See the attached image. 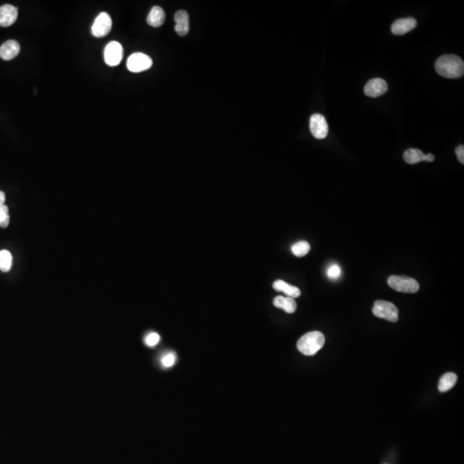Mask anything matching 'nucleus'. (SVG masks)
<instances>
[{
  "instance_id": "nucleus-15",
  "label": "nucleus",
  "mask_w": 464,
  "mask_h": 464,
  "mask_svg": "<svg viewBox=\"0 0 464 464\" xmlns=\"http://www.w3.org/2000/svg\"><path fill=\"white\" fill-rule=\"evenodd\" d=\"M165 21V11L160 6H154L147 16V24L150 26L157 28V27L162 26Z\"/></svg>"
},
{
  "instance_id": "nucleus-5",
  "label": "nucleus",
  "mask_w": 464,
  "mask_h": 464,
  "mask_svg": "<svg viewBox=\"0 0 464 464\" xmlns=\"http://www.w3.org/2000/svg\"><path fill=\"white\" fill-rule=\"evenodd\" d=\"M152 60L143 52H134L128 58L127 66L132 73H141L152 66Z\"/></svg>"
},
{
  "instance_id": "nucleus-16",
  "label": "nucleus",
  "mask_w": 464,
  "mask_h": 464,
  "mask_svg": "<svg viewBox=\"0 0 464 464\" xmlns=\"http://www.w3.org/2000/svg\"><path fill=\"white\" fill-rule=\"evenodd\" d=\"M274 305L275 307L284 310L287 313H294L297 310V302L292 297L278 296L274 298Z\"/></svg>"
},
{
  "instance_id": "nucleus-17",
  "label": "nucleus",
  "mask_w": 464,
  "mask_h": 464,
  "mask_svg": "<svg viewBox=\"0 0 464 464\" xmlns=\"http://www.w3.org/2000/svg\"><path fill=\"white\" fill-rule=\"evenodd\" d=\"M273 287H274V290H276L278 292H284L287 297H292V298H297L301 295V292L297 287L287 284V282L283 281L281 279L274 282Z\"/></svg>"
},
{
  "instance_id": "nucleus-21",
  "label": "nucleus",
  "mask_w": 464,
  "mask_h": 464,
  "mask_svg": "<svg viewBox=\"0 0 464 464\" xmlns=\"http://www.w3.org/2000/svg\"><path fill=\"white\" fill-rule=\"evenodd\" d=\"M327 275L331 280H337L342 276V269L337 264H332L327 270Z\"/></svg>"
},
{
  "instance_id": "nucleus-18",
  "label": "nucleus",
  "mask_w": 464,
  "mask_h": 464,
  "mask_svg": "<svg viewBox=\"0 0 464 464\" xmlns=\"http://www.w3.org/2000/svg\"><path fill=\"white\" fill-rule=\"evenodd\" d=\"M457 381V376L455 373L448 372L440 378L438 383V389L440 392H446L452 389Z\"/></svg>"
},
{
  "instance_id": "nucleus-1",
  "label": "nucleus",
  "mask_w": 464,
  "mask_h": 464,
  "mask_svg": "<svg viewBox=\"0 0 464 464\" xmlns=\"http://www.w3.org/2000/svg\"><path fill=\"white\" fill-rule=\"evenodd\" d=\"M435 70L438 75L446 79H459L464 74L463 60L456 55H443L436 61Z\"/></svg>"
},
{
  "instance_id": "nucleus-4",
  "label": "nucleus",
  "mask_w": 464,
  "mask_h": 464,
  "mask_svg": "<svg viewBox=\"0 0 464 464\" xmlns=\"http://www.w3.org/2000/svg\"><path fill=\"white\" fill-rule=\"evenodd\" d=\"M388 284L395 291L404 293H415L420 289L419 283L415 279L407 276H390L388 279Z\"/></svg>"
},
{
  "instance_id": "nucleus-9",
  "label": "nucleus",
  "mask_w": 464,
  "mask_h": 464,
  "mask_svg": "<svg viewBox=\"0 0 464 464\" xmlns=\"http://www.w3.org/2000/svg\"><path fill=\"white\" fill-rule=\"evenodd\" d=\"M388 91V84L386 83L385 80L383 79H370L367 84H365L364 88V92L367 97H380L382 95L385 94Z\"/></svg>"
},
{
  "instance_id": "nucleus-22",
  "label": "nucleus",
  "mask_w": 464,
  "mask_h": 464,
  "mask_svg": "<svg viewBox=\"0 0 464 464\" xmlns=\"http://www.w3.org/2000/svg\"><path fill=\"white\" fill-rule=\"evenodd\" d=\"M175 360H176V357H175V353L169 352L163 357L162 365L166 368L171 367L175 364Z\"/></svg>"
},
{
  "instance_id": "nucleus-19",
  "label": "nucleus",
  "mask_w": 464,
  "mask_h": 464,
  "mask_svg": "<svg viewBox=\"0 0 464 464\" xmlns=\"http://www.w3.org/2000/svg\"><path fill=\"white\" fill-rule=\"evenodd\" d=\"M12 265V256L8 251H0V271L7 273L10 271Z\"/></svg>"
},
{
  "instance_id": "nucleus-27",
  "label": "nucleus",
  "mask_w": 464,
  "mask_h": 464,
  "mask_svg": "<svg viewBox=\"0 0 464 464\" xmlns=\"http://www.w3.org/2000/svg\"><path fill=\"white\" fill-rule=\"evenodd\" d=\"M5 201H6V193H4L3 191H0V206L4 205Z\"/></svg>"
},
{
  "instance_id": "nucleus-10",
  "label": "nucleus",
  "mask_w": 464,
  "mask_h": 464,
  "mask_svg": "<svg viewBox=\"0 0 464 464\" xmlns=\"http://www.w3.org/2000/svg\"><path fill=\"white\" fill-rule=\"evenodd\" d=\"M403 158H404L405 162L408 165H415L421 161L433 162L435 159V157H434V155L431 153L425 155L419 149L410 148L405 151Z\"/></svg>"
},
{
  "instance_id": "nucleus-26",
  "label": "nucleus",
  "mask_w": 464,
  "mask_h": 464,
  "mask_svg": "<svg viewBox=\"0 0 464 464\" xmlns=\"http://www.w3.org/2000/svg\"><path fill=\"white\" fill-rule=\"evenodd\" d=\"M9 224H10V218L5 219L3 221L0 222V227H1V228H6V227L8 226Z\"/></svg>"
},
{
  "instance_id": "nucleus-6",
  "label": "nucleus",
  "mask_w": 464,
  "mask_h": 464,
  "mask_svg": "<svg viewBox=\"0 0 464 464\" xmlns=\"http://www.w3.org/2000/svg\"><path fill=\"white\" fill-rule=\"evenodd\" d=\"M310 130L317 139H324L329 134V125L324 115L314 114L310 119Z\"/></svg>"
},
{
  "instance_id": "nucleus-2",
  "label": "nucleus",
  "mask_w": 464,
  "mask_h": 464,
  "mask_svg": "<svg viewBox=\"0 0 464 464\" xmlns=\"http://www.w3.org/2000/svg\"><path fill=\"white\" fill-rule=\"evenodd\" d=\"M325 344V337L321 332H310L302 335L297 342V349L306 356H313Z\"/></svg>"
},
{
  "instance_id": "nucleus-20",
  "label": "nucleus",
  "mask_w": 464,
  "mask_h": 464,
  "mask_svg": "<svg viewBox=\"0 0 464 464\" xmlns=\"http://www.w3.org/2000/svg\"><path fill=\"white\" fill-rule=\"evenodd\" d=\"M311 251V245L310 243L306 241H300L298 243H295L294 245H292V253L297 257H302L306 256Z\"/></svg>"
},
{
  "instance_id": "nucleus-13",
  "label": "nucleus",
  "mask_w": 464,
  "mask_h": 464,
  "mask_svg": "<svg viewBox=\"0 0 464 464\" xmlns=\"http://www.w3.org/2000/svg\"><path fill=\"white\" fill-rule=\"evenodd\" d=\"M20 45L15 40H9L0 47V58L4 60H13L19 55Z\"/></svg>"
},
{
  "instance_id": "nucleus-23",
  "label": "nucleus",
  "mask_w": 464,
  "mask_h": 464,
  "mask_svg": "<svg viewBox=\"0 0 464 464\" xmlns=\"http://www.w3.org/2000/svg\"><path fill=\"white\" fill-rule=\"evenodd\" d=\"M160 336L157 333H151L146 338V343L149 347H155L159 342Z\"/></svg>"
},
{
  "instance_id": "nucleus-7",
  "label": "nucleus",
  "mask_w": 464,
  "mask_h": 464,
  "mask_svg": "<svg viewBox=\"0 0 464 464\" xmlns=\"http://www.w3.org/2000/svg\"><path fill=\"white\" fill-rule=\"evenodd\" d=\"M111 29H112V19L107 12H102L97 16L94 24L92 25V34L95 37L101 38L110 34Z\"/></svg>"
},
{
  "instance_id": "nucleus-25",
  "label": "nucleus",
  "mask_w": 464,
  "mask_h": 464,
  "mask_svg": "<svg viewBox=\"0 0 464 464\" xmlns=\"http://www.w3.org/2000/svg\"><path fill=\"white\" fill-rule=\"evenodd\" d=\"M456 153L459 162L461 163V165H464V146H459L456 149Z\"/></svg>"
},
{
  "instance_id": "nucleus-12",
  "label": "nucleus",
  "mask_w": 464,
  "mask_h": 464,
  "mask_svg": "<svg viewBox=\"0 0 464 464\" xmlns=\"http://www.w3.org/2000/svg\"><path fill=\"white\" fill-rule=\"evenodd\" d=\"M417 26V21L413 17L398 19L391 25V31L396 35L407 34Z\"/></svg>"
},
{
  "instance_id": "nucleus-14",
  "label": "nucleus",
  "mask_w": 464,
  "mask_h": 464,
  "mask_svg": "<svg viewBox=\"0 0 464 464\" xmlns=\"http://www.w3.org/2000/svg\"><path fill=\"white\" fill-rule=\"evenodd\" d=\"M175 26L176 34L180 37H185L189 32V15L186 11H178L175 14Z\"/></svg>"
},
{
  "instance_id": "nucleus-11",
  "label": "nucleus",
  "mask_w": 464,
  "mask_h": 464,
  "mask_svg": "<svg viewBox=\"0 0 464 464\" xmlns=\"http://www.w3.org/2000/svg\"><path fill=\"white\" fill-rule=\"evenodd\" d=\"M19 16L17 8L11 5H4L0 7V26L9 27L16 21Z\"/></svg>"
},
{
  "instance_id": "nucleus-8",
  "label": "nucleus",
  "mask_w": 464,
  "mask_h": 464,
  "mask_svg": "<svg viewBox=\"0 0 464 464\" xmlns=\"http://www.w3.org/2000/svg\"><path fill=\"white\" fill-rule=\"evenodd\" d=\"M123 58V47L117 42H111L104 49L105 63L110 66H116Z\"/></svg>"
},
{
  "instance_id": "nucleus-24",
  "label": "nucleus",
  "mask_w": 464,
  "mask_h": 464,
  "mask_svg": "<svg viewBox=\"0 0 464 464\" xmlns=\"http://www.w3.org/2000/svg\"><path fill=\"white\" fill-rule=\"evenodd\" d=\"M10 218L9 215L8 206H6L5 204L0 206V222L3 221L5 219Z\"/></svg>"
},
{
  "instance_id": "nucleus-3",
  "label": "nucleus",
  "mask_w": 464,
  "mask_h": 464,
  "mask_svg": "<svg viewBox=\"0 0 464 464\" xmlns=\"http://www.w3.org/2000/svg\"><path fill=\"white\" fill-rule=\"evenodd\" d=\"M372 312L377 317L385 319L391 323H396L399 319V311L397 306L388 301L377 300L373 306Z\"/></svg>"
}]
</instances>
